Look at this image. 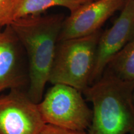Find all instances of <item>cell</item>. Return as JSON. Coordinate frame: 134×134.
I'll use <instances>...</instances> for the list:
<instances>
[{"label":"cell","instance_id":"1","mask_svg":"<svg viewBox=\"0 0 134 134\" xmlns=\"http://www.w3.org/2000/svg\"><path fill=\"white\" fill-rule=\"evenodd\" d=\"M64 17L61 14L29 15L10 24L26 51L28 60L30 99L38 104L49 81Z\"/></svg>","mask_w":134,"mask_h":134},{"label":"cell","instance_id":"2","mask_svg":"<svg viewBox=\"0 0 134 134\" xmlns=\"http://www.w3.org/2000/svg\"><path fill=\"white\" fill-rule=\"evenodd\" d=\"M83 93L93 105V117L87 134L134 132V80L122 79L106 68Z\"/></svg>","mask_w":134,"mask_h":134},{"label":"cell","instance_id":"3","mask_svg":"<svg viewBox=\"0 0 134 134\" xmlns=\"http://www.w3.org/2000/svg\"><path fill=\"white\" fill-rule=\"evenodd\" d=\"M102 31L59 41L50 73L52 84H63L83 93L91 85L99 39Z\"/></svg>","mask_w":134,"mask_h":134},{"label":"cell","instance_id":"4","mask_svg":"<svg viewBox=\"0 0 134 134\" xmlns=\"http://www.w3.org/2000/svg\"><path fill=\"white\" fill-rule=\"evenodd\" d=\"M73 87L54 84L37 104L46 124L76 131H86L91 123L93 111Z\"/></svg>","mask_w":134,"mask_h":134},{"label":"cell","instance_id":"5","mask_svg":"<svg viewBox=\"0 0 134 134\" xmlns=\"http://www.w3.org/2000/svg\"><path fill=\"white\" fill-rule=\"evenodd\" d=\"M46 123L23 90L0 95V134H38Z\"/></svg>","mask_w":134,"mask_h":134},{"label":"cell","instance_id":"6","mask_svg":"<svg viewBox=\"0 0 134 134\" xmlns=\"http://www.w3.org/2000/svg\"><path fill=\"white\" fill-rule=\"evenodd\" d=\"M134 37V0H127L119 16L99 39L91 85L101 76L109 63Z\"/></svg>","mask_w":134,"mask_h":134},{"label":"cell","instance_id":"7","mask_svg":"<svg viewBox=\"0 0 134 134\" xmlns=\"http://www.w3.org/2000/svg\"><path fill=\"white\" fill-rule=\"evenodd\" d=\"M127 0H94L82 5L65 18L58 42L82 37L100 30L115 11L123 8Z\"/></svg>","mask_w":134,"mask_h":134},{"label":"cell","instance_id":"8","mask_svg":"<svg viewBox=\"0 0 134 134\" xmlns=\"http://www.w3.org/2000/svg\"><path fill=\"white\" fill-rule=\"evenodd\" d=\"M21 47L10 25L0 29V93L6 90H23L29 83Z\"/></svg>","mask_w":134,"mask_h":134},{"label":"cell","instance_id":"9","mask_svg":"<svg viewBox=\"0 0 134 134\" xmlns=\"http://www.w3.org/2000/svg\"><path fill=\"white\" fill-rule=\"evenodd\" d=\"M94 0H12L11 16L12 23L15 20L29 16L41 14L48 8L61 6L70 13Z\"/></svg>","mask_w":134,"mask_h":134},{"label":"cell","instance_id":"10","mask_svg":"<svg viewBox=\"0 0 134 134\" xmlns=\"http://www.w3.org/2000/svg\"><path fill=\"white\" fill-rule=\"evenodd\" d=\"M117 76L128 81L134 80V46L125 47L107 66Z\"/></svg>","mask_w":134,"mask_h":134},{"label":"cell","instance_id":"11","mask_svg":"<svg viewBox=\"0 0 134 134\" xmlns=\"http://www.w3.org/2000/svg\"><path fill=\"white\" fill-rule=\"evenodd\" d=\"M11 4L12 0H0V27H5L12 23Z\"/></svg>","mask_w":134,"mask_h":134},{"label":"cell","instance_id":"12","mask_svg":"<svg viewBox=\"0 0 134 134\" xmlns=\"http://www.w3.org/2000/svg\"><path fill=\"white\" fill-rule=\"evenodd\" d=\"M38 134H87L86 131H76L55 125L45 124Z\"/></svg>","mask_w":134,"mask_h":134},{"label":"cell","instance_id":"13","mask_svg":"<svg viewBox=\"0 0 134 134\" xmlns=\"http://www.w3.org/2000/svg\"><path fill=\"white\" fill-rule=\"evenodd\" d=\"M133 46H134V37H133V38H132V41H130V42L128 43V44L126 45V46H125V47H133Z\"/></svg>","mask_w":134,"mask_h":134},{"label":"cell","instance_id":"14","mask_svg":"<svg viewBox=\"0 0 134 134\" xmlns=\"http://www.w3.org/2000/svg\"><path fill=\"white\" fill-rule=\"evenodd\" d=\"M133 100H134V93H133Z\"/></svg>","mask_w":134,"mask_h":134},{"label":"cell","instance_id":"15","mask_svg":"<svg viewBox=\"0 0 134 134\" xmlns=\"http://www.w3.org/2000/svg\"></svg>","mask_w":134,"mask_h":134}]
</instances>
